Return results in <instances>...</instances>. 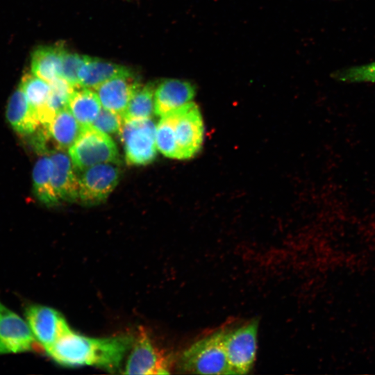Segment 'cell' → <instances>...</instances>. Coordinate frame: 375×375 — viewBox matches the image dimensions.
<instances>
[{"label":"cell","instance_id":"3957f363","mask_svg":"<svg viewBox=\"0 0 375 375\" xmlns=\"http://www.w3.org/2000/svg\"><path fill=\"white\" fill-rule=\"evenodd\" d=\"M225 328L192 344L182 354V369L199 374H232L224 344Z\"/></svg>","mask_w":375,"mask_h":375},{"label":"cell","instance_id":"8fae6325","mask_svg":"<svg viewBox=\"0 0 375 375\" xmlns=\"http://www.w3.org/2000/svg\"><path fill=\"white\" fill-rule=\"evenodd\" d=\"M140 84L130 72L112 77L93 90L102 107L122 116L133 94Z\"/></svg>","mask_w":375,"mask_h":375},{"label":"cell","instance_id":"9c48e42d","mask_svg":"<svg viewBox=\"0 0 375 375\" xmlns=\"http://www.w3.org/2000/svg\"><path fill=\"white\" fill-rule=\"evenodd\" d=\"M25 316L35 339L45 351L71 328L60 312L48 306L31 305Z\"/></svg>","mask_w":375,"mask_h":375},{"label":"cell","instance_id":"ffe728a7","mask_svg":"<svg viewBox=\"0 0 375 375\" xmlns=\"http://www.w3.org/2000/svg\"><path fill=\"white\" fill-rule=\"evenodd\" d=\"M52 167L49 156H44L36 162L33 169L34 193L47 206H54L60 202L52 183Z\"/></svg>","mask_w":375,"mask_h":375},{"label":"cell","instance_id":"30bf717a","mask_svg":"<svg viewBox=\"0 0 375 375\" xmlns=\"http://www.w3.org/2000/svg\"><path fill=\"white\" fill-rule=\"evenodd\" d=\"M35 340L27 322L0 301V354L31 351Z\"/></svg>","mask_w":375,"mask_h":375},{"label":"cell","instance_id":"d6986e66","mask_svg":"<svg viewBox=\"0 0 375 375\" xmlns=\"http://www.w3.org/2000/svg\"><path fill=\"white\" fill-rule=\"evenodd\" d=\"M67 107L82 126L91 125L102 108L95 91L82 87L74 88Z\"/></svg>","mask_w":375,"mask_h":375},{"label":"cell","instance_id":"7c38bea8","mask_svg":"<svg viewBox=\"0 0 375 375\" xmlns=\"http://www.w3.org/2000/svg\"><path fill=\"white\" fill-rule=\"evenodd\" d=\"M51 159L52 183L59 200L74 202L78 199V178L69 156L55 149L49 154Z\"/></svg>","mask_w":375,"mask_h":375},{"label":"cell","instance_id":"44dd1931","mask_svg":"<svg viewBox=\"0 0 375 375\" xmlns=\"http://www.w3.org/2000/svg\"><path fill=\"white\" fill-rule=\"evenodd\" d=\"M156 88L153 83L140 84L137 88L122 115L123 121L152 118Z\"/></svg>","mask_w":375,"mask_h":375},{"label":"cell","instance_id":"277c9868","mask_svg":"<svg viewBox=\"0 0 375 375\" xmlns=\"http://www.w3.org/2000/svg\"><path fill=\"white\" fill-rule=\"evenodd\" d=\"M68 152L75 169L78 171L101 163L119 161L118 151L112 138L92 125L83 126Z\"/></svg>","mask_w":375,"mask_h":375},{"label":"cell","instance_id":"9a60e30c","mask_svg":"<svg viewBox=\"0 0 375 375\" xmlns=\"http://www.w3.org/2000/svg\"><path fill=\"white\" fill-rule=\"evenodd\" d=\"M131 72L126 67L83 56L78 72L79 87L94 89L107 80Z\"/></svg>","mask_w":375,"mask_h":375},{"label":"cell","instance_id":"ba28073f","mask_svg":"<svg viewBox=\"0 0 375 375\" xmlns=\"http://www.w3.org/2000/svg\"><path fill=\"white\" fill-rule=\"evenodd\" d=\"M112 162L101 163L81 171L78 199L88 206L104 201L115 189L119 178V169Z\"/></svg>","mask_w":375,"mask_h":375},{"label":"cell","instance_id":"4fadbf2b","mask_svg":"<svg viewBox=\"0 0 375 375\" xmlns=\"http://www.w3.org/2000/svg\"><path fill=\"white\" fill-rule=\"evenodd\" d=\"M194 86L188 81L167 79L158 85L154 94V113L162 116L190 102Z\"/></svg>","mask_w":375,"mask_h":375},{"label":"cell","instance_id":"ac0fdd59","mask_svg":"<svg viewBox=\"0 0 375 375\" xmlns=\"http://www.w3.org/2000/svg\"><path fill=\"white\" fill-rule=\"evenodd\" d=\"M62 45L41 47L32 54L31 72L49 84L60 77Z\"/></svg>","mask_w":375,"mask_h":375},{"label":"cell","instance_id":"cb8c5ba5","mask_svg":"<svg viewBox=\"0 0 375 375\" xmlns=\"http://www.w3.org/2000/svg\"><path fill=\"white\" fill-rule=\"evenodd\" d=\"M83 56L64 50L60 69V78L65 80L74 88H79L78 72Z\"/></svg>","mask_w":375,"mask_h":375},{"label":"cell","instance_id":"5bb4252c","mask_svg":"<svg viewBox=\"0 0 375 375\" xmlns=\"http://www.w3.org/2000/svg\"><path fill=\"white\" fill-rule=\"evenodd\" d=\"M6 117L14 131L21 135L33 134L41 125L35 109L19 87L8 100Z\"/></svg>","mask_w":375,"mask_h":375},{"label":"cell","instance_id":"e0dca14e","mask_svg":"<svg viewBox=\"0 0 375 375\" xmlns=\"http://www.w3.org/2000/svg\"><path fill=\"white\" fill-rule=\"evenodd\" d=\"M83 126L76 119L67 107L58 111L46 130L56 149L68 150L80 135Z\"/></svg>","mask_w":375,"mask_h":375},{"label":"cell","instance_id":"8992f818","mask_svg":"<svg viewBox=\"0 0 375 375\" xmlns=\"http://www.w3.org/2000/svg\"><path fill=\"white\" fill-rule=\"evenodd\" d=\"M258 321L233 329L225 328L224 344L232 374H244L251 369L257 351Z\"/></svg>","mask_w":375,"mask_h":375},{"label":"cell","instance_id":"52a82bcc","mask_svg":"<svg viewBox=\"0 0 375 375\" xmlns=\"http://www.w3.org/2000/svg\"><path fill=\"white\" fill-rule=\"evenodd\" d=\"M170 366L168 356L157 347L148 332L140 327L134 340L124 368L125 374H167Z\"/></svg>","mask_w":375,"mask_h":375},{"label":"cell","instance_id":"6da1fadb","mask_svg":"<svg viewBox=\"0 0 375 375\" xmlns=\"http://www.w3.org/2000/svg\"><path fill=\"white\" fill-rule=\"evenodd\" d=\"M133 342V337L128 334L92 338L70 328L46 352L63 366L90 365L115 372L120 369Z\"/></svg>","mask_w":375,"mask_h":375},{"label":"cell","instance_id":"2e32d148","mask_svg":"<svg viewBox=\"0 0 375 375\" xmlns=\"http://www.w3.org/2000/svg\"><path fill=\"white\" fill-rule=\"evenodd\" d=\"M19 88L35 109L40 124L47 126L56 115L47 107L50 85L31 72L22 76Z\"/></svg>","mask_w":375,"mask_h":375},{"label":"cell","instance_id":"603a6c76","mask_svg":"<svg viewBox=\"0 0 375 375\" xmlns=\"http://www.w3.org/2000/svg\"><path fill=\"white\" fill-rule=\"evenodd\" d=\"M49 85L51 91L47 101V107L56 115L58 111L67 107L69 97L75 88L60 77Z\"/></svg>","mask_w":375,"mask_h":375},{"label":"cell","instance_id":"7402d4cb","mask_svg":"<svg viewBox=\"0 0 375 375\" xmlns=\"http://www.w3.org/2000/svg\"><path fill=\"white\" fill-rule=\"evenodd\" d=\"M331 76L336 81L345 83H375V62L338 69Z\"/></svg>","mask_w":375,"mask_h":375},{"label":"cell","instance_id":"d4e9b609","mask_svg":"<svg viewBox=\"0 0 375 375\" xmlns=\"http://www.w3.org/2000/svg\"><path fill=\"white\" fill-rule=\"evenodd\" d=\"M122 122L121 115L102 107L91 125L108 135L119 133Z\"/></svg>","mask_w":375,"mask_h":375},{"label":"cell","instance_id":"5b68a950","mask_svg":"<svg viewBox=\"0 0 375 375\" xmlns=\"http://www.w3.org/2000/svg\"><path fill=\"white\" fill-rule=\"evenodd\" d=\"M156 126L151 119L123 121L119 135L129 164L152 162L157 154Z\"/></svg>","mask_w":375,"mask_h":375},{"label":"cell","instance_id":"7a4b0ae2","mask_svg":"<svg viewBox=\"0 0 375 375\" xmlns=\"http://www.w3.org/2000/svg\"><path fill=\"white\" fill-rule=\"evenodd\" d=\"M156 125L157 149L164 156L188 159L201 149L203 125L197 106L189 102L160 117Z\"/></svg>","mask_w":375,"mask_h":375}]
</instances>
